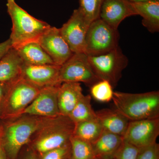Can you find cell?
Here are the masks:
<instances>
[{"label": "cell", "mask_w": 159, "mask_h": 159, "mask_svg": "<svg viewBox=\"0 0 159 159\" xmlns=\"http://www.w3.org/2000/svg\"><path fill=\"white\" fill-rule=\"evenodd\" d=\"M90 64L100 80H106L115 88L122 78L129 60L119 47L100 55L88 56Z\"/></svg>", "instance_id": "8992f818"}, {"label": "cell", "mask_w": 159, "mask_h": 159, "mask_svg": "<svg viewBox=\"0 0 159 159\" xmlns=\"http://www.w3.org/2000/svg\"><path fill=\"white\" fill-rule=\"evenodd\" d=\"M104 0H79L78 9L90 24L99 18V11Z\"/></svg>", "instance_id": "d4e9b609"}, {"label": "cell", "mask_w": 159, "mask_h": 159, "mask_svg": "<svg viewBox=\"0 0 159 159\" xmlns=\"http://www.w3.org/2000/svg\"><path fill=\"white\" fill-rule=\"evenodd\" d=\"M103 130L123 137L129 121L116 110L103 109L96 112Z\"/></svg>", "instance_id": "2e32d148"}, {"label": "cell", "mask_w": 159, "mask_h": 159, "mask_svg": "<svg viewBox=\"0 0 159 159\" xmlns=\"http://www.w3.org/2000/svg\"><path fill=\"white\" fill-rule=\"evenodd\" d=\"M159 135V118L129 121L123 140L139 148L156 143Z\"/></svg>", "instance_id": "9c48e42d"}, {"label": "cell", "mask_w": 159, "mask_h": 159, "mask_svg": "<svg viewBox=\"0 0 159 159\" xmlns=\"http://www.w3.org/2000/svg\"><path fill=\"white\" fill-rule=\"evenodd\" d=\"M90 25L79 9H75L59 30L73 53H84L86 35Z\"/></svg>", "instance_id": "30bf717a"}, {"label": "cell", "mask_w": 159, "mask_h": 159, "mask_svg": "<svg viewBox=\"0 0 159 159\" xmlns=\"http://www.w3.org/2000/svg\"><path fill=\"white\" fill-rule=\"evenodd\" d=\"M103 131L97 118L75 124L73 135L92 144L99 138Z\"/></svg>", "instance_id": "44dd1931"}, {"label": "cell", "mask_w": 159, "mask_h": 159, "mask_svg": "<svg viewBox=\"0 0 159 159\" xmlns=\"http://www.w3.org/2000/svg\"><path fill=\"white\" fill-rule=\"evenodd\" d=\"M48 118L23 114L14 119L1 120L2 144L7 158L16 159Z\"/></svg>", "instance_id": "6da1fadb"}, {"label": "cell", "mask_w": 159, "mask_h": 159, "mask_svg": "<svg viewBox=\"0 0 159 159\" xmlns=\"http://www.w3.org/2000/svg\"><path fill=\"white\" fill-rule=\"evenodd\" d=\"M0 159H8L2 142V134L0 136Z\"/></svg>", "instance_id": "1f68e13d"}, {"label": "cell", "mask_w": 159, "mask_h": 159, "mask_svg": "<svg viewBox=\"0 0 159 159\" xmlns=\"http://www.w3.org/2000/svg\"><path fill=\"white\" fill-rule=\"evenodd\" d=\"M7 12L11 18L12 26L9 39L12 48L30 42L37 41L51 26L28 13L16 2L7 0Z\"/></svg>", "instance_id": "277c9868"}, {"label": "cell", "mask_w": 159, "mask_h": 159, "mask_svg": "<svg viewBox=\"0 0 159 159\" xmlns=\"http://www.w3.org/2000/svg\"><path fill=\"white\" fill-rule=\"evenodd\" d=\"M137 15L132 4L127 0H104L99 18L114 29L118 27L123 20Z\"/></svg>", "instance_id": "5bb4252c"}, {"label": "cell", "mask_w": 159, "mask_h": 159, "mask_svg": "<svg viewBox=\"0 0 159 159\" xmlns=\"http://www.w3.org/2000/svg\"><path fill=\"white\" fill-rule=\"evenodd\" d=\"M84 94L80 83L63 82L58 87L57 102L60 115L69 116Z\"/></svg>", "instance_id": "9a60e30c"}, {"label": "cell", "mask_w": 159, "mask_h": 159, "mask_svg": "<svg viewBox=\"0 0 159 159\" xmlns=\"http://www.w3.org/2000/svg\"><path fill=\"white\" fill-rule=\"evenodd\" d=\"M12 48L11 40L9 39L0 43V59L2 58Z\"/></svg>", "instance_id": "f1b7e54d"}, {"label": "cell", "mask_w": 159, "mask_h": 159, "mask_svg": "<svg viewBox=\"0 0 159 159\" xmlns=\"http://www.w3.org/2000/svg\"><path fill=\"white\" fill-rule=\"evenodd\" d=\"M94 159H101L98 158H97V157H95V158H94Z\"/></svg>", "instance_id": "e575fe53"}, {"label": "cell", "mask_w": 159, "mask_h": 159, "mask_svg": "<svg viewBox=\"0 0 159 159\" xmlns=\"http://www.w3.org/2000/svg\"><path fill=\"white\" fill-rule=\"evenodd\" d=\"M113 88L106 80H101L90 87L91 96L99 102H109L112 99Z\"/></svg>", "instance_id": "cb8c5ba5"}, {"label": "cell", "mask_w": 159, "mask_h": 159, "mask_svg": "<svg viewBox=\"0 0 159 159\" xmlns=\"http://www.w3.org/2000/svg\"><path fill=\"white\" fill-rule=\"evenodd\" d=\"M138 159H159L158 143L140 148Z\"/></svg>", "instance_id": "83f0119b"}, {"label": "cell", "mask_w": 159, "mask_h": 159, "mask_svg": "<svg viewBox=\"0 0 159 159\" xmlns=\"http://www.w3.org/2000/svg\"><path fill=\"white\" fill-rule=\"evenodd\" d=\"M23 61L12 48L0 59V82H12L20 78Z\"/></svg>", "instance_id": "ffe728a7"}, {"label": "cell", "mask_w": 159, "mask_h": 159, "mask_svg": "<svg viewBox=\"0 0 159 159\" xmlns=\"http://www.w3.org/2000/svg\"><path fill=\"white\" fill-rule=\"evenodd\" d=\"M21 159H39V158L37 154L31 148Z\"/></svg>", "instance_id": "4dcf8cb0"}, {"label": "cell", "mask_w": 159, "mask_h": 159, "mask_svg": "<svg viewBox=\"0 0 159 159\" xmlns=\"http://www.w3.org/2000/svg\"><path fill=\"white\" fill-rule=\"evenodd\" d=\"M13 48L25 63L34 65L54 64L37 41L30 42Z\"/></svg>", "instance_id": "d6986e66"}, {"label": "cell", "mask_w": 159, "mask_h": 159, "mask_svg": "<svg viewBox=\"0 0 159 159\" xmlns=\"http://www.w3.org/2000/svg\"><path fill=\"white\" fill-rule=\"evenodd\" d=\"M61 82L84 83L92 86L100 80L94 73L84 53H74L60 68Z\"/></svg>", "instance_id": "ba28073f"}, {"label": "cell", "mask_w": 159, "mask_h": 159, "mask_svg": "<svg viewBox=\"0 0 159 159\" xmlns=\"http://www.w3.org/2000/svg\"><path fill=\"white\" fill-rule=\"evenodd\" d=\"M115 109L129 121L159 118V92L141 93L114 92Z\"/></svg>", "instance_id": "3957f363"}, {"label": "cell", "mask_w": 159, "mask_h": 159, "mask_svg": "<svg viewBox=\"0 0 159 159\" xmlns=\"http://www.w3.org/2000/svg\"><path fill=\"white\" fill-rule=\"evenodd\" d=\"M59 86L41 89L37 96L23 114L46 118L59 116L57 91Z\"/></svg>", "instance_id": "4fadbf2b"}, {"label": "cell", "mask_w": 159, "mask_h": 159, "mask_svg": "<svg viewBox=\"0 0 159 159\" xmlns=\"http://www.w3.org/2000/svg\"><path fill=\"white\" fill-rule=\"evenodd\" d=\"M119 34L101 19L91 23L86 35L84 53L95 56L107 53L119 47Z\"/></svg>", "instance_id": "52a82bcc"}, {"label": "cell", "mask_w": 159, "mask_h": 159, "mask_svg": "<svg viewBox=\"0 0 159 159\" xmlns=\"http://www.w3.org/2000/svg\"><path fill=\"white\" fill-rule=\"evenodd\" d=\"M140 148L123 140L113 159H138Z\"/></svg>", "instance_id": "484cf974"}, {"label": "cell", "mask_w": 159, "mask_h": 159, "mask_svg": "<svg viewBox=\"0 0 159 159\" xmlns=\"http://www.w3.org/2000/svg\"><path fill=\"white\" fill-rule=\"evenodd\" d=\"M37 42L56 65L61 66L74 54L56 27L51 26Z\"/></svg>", "instance_id": "7c38bea8"}, {"label": "cell", "mask_w": 159, "mask_h": 159, "mask_svg": "<svg viewBox=\"0 0 159 159\" xmlns=\"http://www.w3.org/2000/svg\"><path fill=\"white\" fill-rule=\"evenodd\" d=\"M12 82H0V107L6 93Z\"/></svg>", "instance_id": "f546056e"}, {"label": "cell", "mask_w": 159, "mask_h": 159, "mask_svg": "<svg viewBox=\"0 0 159 159\" xmlns=\"http://www.w3.org/2000/svg\"><path fill=\"white\" fill-rule=\"evenodd\" d=\"M40 89L21 77L11 83L0 107V120L14 119L23 115Z\"/></svg>", "instance_id": "5b68a950"}, {"label": "cell", "mask_w": 159, "mask_h": 159, "mask_svg": "<svg viewBox=\"0 0 159 159\" xmlns=\"http://www.w3.org/2000/svg\"><path fill=\"white\" fill-rule=\"evenodd\" d=\"M39 156V159H71L70 142L60 148L49 151Z\"/></svg>", "instance_id": "4316f807"}, {"label": "cell", "mask_w": 159, "mask_h": 159, "mask_svg": "<svg viewBox=\"0 0 159 159\" xmlns=\"http://www.w3.org/2000/svg\"><path fill=\"white\" fill-rule=\"evenodd\" d=\"M60 68V66L54 64L34 65L23 62L20 77L39 89L59 86L61 84Z\"/></svg>", "instance_id": "8fae6325"}, {"label": "cell", "mask_w": 159, "mask_h": 159, "mask_svg": "<svg viewBox=\"0 0 159 159\" xmlns=\"http://www.w3.org/2000/svg\"><path fill=\"white\" fill-rule=\"evenodd\" d=\"M2 123H1V122H0V136H1V134H2Z\"/></svg>", "instance_id": "836d02e7"}, {"label": "cell", "mask_w": 159, "mask_h": 159, "mask_svg": "<svg viewBox=\"0 0 159 159\" xmlns=\"http://www.w3.org/2000/svg\"><path fill=\"white\" fill-rule=\"evenodd\" d=\"M131 2H144L148 0H127Z\"/></svg>", "instance_id": "d6a6232c"}, {"label": "cell", "mask_w": 159, "mask_h": 159, "mask_svg": "<svg viewBox=\"0 0 159 159\" xmlns=\"http://www.w3.org/2000/svg\"><path fill=\"white\" fill-rule=\"evenodd\" d=\"M122 136L103 131L101 135L92 145L96 157L113 159L123 142Z\"/></svg>", "instance_id": "ac0fdd59"}, {"label": "cell", "mask_w": 159, "mask_h": 159, "mask_svg": "<svg viewBox=\"0 0 159 159\" xmlns=\"http://www.w3.org/2000/svg\"></svg>", "instance_id": "d590c367"}, {"label": "cell", "mask_w": 159, "mask_h": 159, "mask_svg": "<svg viewBox=\"0 0 159 159\" xmlns=\"http://www.w3.org/2000/svg\"><path fill=\"white\" fill-rule=\"evenodd\" d=\"M75 124L68 116L48 118L33 135L28 144L39 156L67 144L74 134Z\"/></svg>", "instance_id": "7a4b0ae2"}, {"label": "cell", "mask_w": 159, "mask_h": 159, "mask_svg": "<svg viewBox=\"0 0 159 159\" xmlns=\"http://www.w3.org/2000/svg\"><path fill=\"white\" fill-rule=\"evenodd\" d=\"M71 159H94L95 157L91 143L73 135L70 139Z\"/></svg>", "instance_id": "603a6c76"}, {"label": "cell", "mask_w": 159, "mask_h": 159, "mask_svg": "<svg viewBox=\"0 0 159 159\" xmlns=\"http://www.w3.org/2000/svg\"><path fill=\"white\" fill-rule=\"evenodd\" d=\"M131 3L137 15L142 17V25L151 33L158 32L159 0Z\"/></svg>", "instance_id": "e0dca14e"}, {"label": "cell", "mask_w": 159, "mask_h": 159, "mask_svg": "<svg viewBox=\"0 0 159 159\" xmlns=\"http://www.w3.org/2000/svg\"><path fill=\"white\" fill-rule=\"evenodd\" d=\"M90 95H84L80 99L69 116L74 124L97 119L96 113L92 108Z\"/></svg>", "instance_id": "7402d4cb"}]
</instances>
